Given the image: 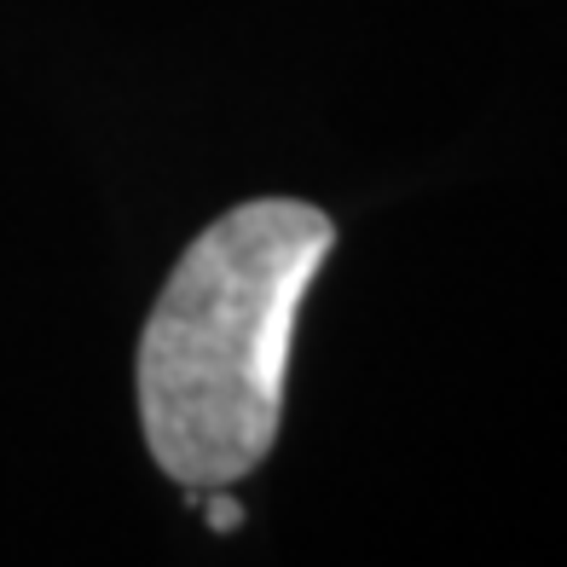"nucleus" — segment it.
Segmentation results:
<instances>
[{
  "label": "nucleus",
  "instance_id": "f03ea898",
  "mask_svg": "<svg viewBox=\"0 0 567 567\" xmlns=\"http://www.w3.org/2000/svg\"><path fill=\"white\" fill-rule=\"evenodd\" d=\"M238 522H244V509L226 498V486H209V527L226 533V527H238Z\"/></svg>",
  "mask_w": 567,
  "mask_h": 567
},
{
  "label": "nucleus",
  "instance_id": "f257e3e1",
  "mask_svg": "<svg viewBox=\"0 0 567 567\" xmlns=\"http://www.w3.org/2000/svg\"><path fill=\"white\" fill-rule=\"evenodd\" d=\"M337 226L313 203L226 209L179 255L140 337V423L157 470L192 493L244 481L272 452L290 337Z\"/></svg>",
  "mask_w": 567,
  "mask_h": 567
}]
</instances>
